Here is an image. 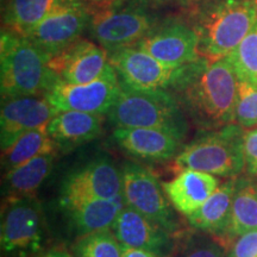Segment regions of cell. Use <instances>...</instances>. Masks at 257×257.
<instances>
[{"instance_id": "cell-1", "label": "cell", "mask_w": 257, "mask_h": 257, "mask_svg": "<svg viewBox=\"0 0 257 257\" xmlns=\"http://www.w3.org/2000/svg\"><path fill=\"white\" fill-rule=\"evenodd\" d=\"M186 117L204 131L236 123L238 76L229 60L206 57L179 67L167 89Z\"/></svg>"}, {"instance_id": "cell-2", "label": "cell", "mask_w": 257, "mask_h": 257, "mask_svg": "<svg viewBox=\"0 0 257 257\" xmlns=\"http://www.w3.org/2000/svg\"><path fill=\"white\" fill-rule=\"evenodd\" d=\"M256 19V0H198L188 6L187 22L198 35L199 54L208 60L229 55Z\"/></svg>"}, {"instance_id": "cell-3", "label": "cell", "mask_w": 257, "mask_h": 257, "mask_svg": "<svg viewBox=\"0 0 257 257\" xmlns=\"http://www.w3.org/2000/svg\"><path fill=\"white\" fill-rule=\"evenodd\" d=\"M50 59L27 36L3 29L0 40L2 98L46 96L60 80L50 67Z\"/></svg>"}, {"instance_id": "cell-4", "label": "cell", "mask_w": 257, "mask_h": 257, "mask_svg": "<svg viewBox=\"0 0 257 257\" xmlns=\"http://www.w3.org/2000/svg\"><path fill=\"white\" fill-rule=\"evenodd\" d=\"M120 86L119 95L107 113L115 128H159L184 141L188 133V118L168 91H137Z\"/></svg>"}, {"instance_id": "cell-5", "label": "cell", "mask_w": 257, "mask_h": 257, "mask_svg": "<svg viewBox=\"0 0 257 257\" xmlns=\"http://www.w3.org/2000/svg\"><path fill=\"white\" fill-rule=\"evenodd\" d=\"M244 131L238 124L210 131L193 140L174 157L175 172L199 170L212 175L236 176L245 167Z\"/></svg>"}, {"instance_id": "cell-6", "label": "cell", "mask_w": 257, "mask_h": 257, "mask_svg": "<svg viewBox=\"0 0 257 257\" xmlns=\"http://www.w3.org/2000/svg\"><path fill=\"white\" fill-rule=\"evenodd\" d=\"M91 3L88 31L108 54L131 47L155 29L156 19L147 11V5L137 0Z\"/></svg>"}, {"instance_id": "cell-7", "label": "cell", "mask_w": 257, "mask_h": 257, "mask_svg": "<svg viewBox=\"0 0 257 257\" xmlns=\"http://www.w3.org/2000/svg\"><path fill=\"white\" fill-rule=\"evenodd\" d=\"M0 243L8 256L31 257L40 252L43 243V210L34 195L6 199Z\"/></svg>"}, {"instance_id": "cell-8", "label": "cell", "mask_w": 257, "mask_h": 257, "mask_svg": "<svg viewBox=\"0 0 257 257\" xmlns=\"http://www.w3.org/2000/svg\"><path fill=\"white\" fill-rule=\"evenodd\" d=\"M121 173L125 205L155 221L170 233L178 231L170 201L156 176L146 167L135 162L125 163Z\"/></svg>"}, {"instance_id": "cell-9", "label": "cell", "mask_w": 257, "mask_h": 257, "mask_svg": "<svg viewBox=\"0 0 257 257\" xmlns=\"http://www.w3.org/2000/svg\"><path fill=\"white\" fill-rule=\"evenodd\" d=\"M89 22L91 3L86 4L81 0H69L24 36L53 57L78 42L83 32L88 30Z\"/></svg>"}, {"instance_id": "cell-10", "label": "cell", "mask_w": 257, "mask_h": 257, "mask_svg": "<svg viewBox=\"0 0 257 257\" xmlns=\"http://www.w3.org/2000/svg\"><path fill=\"white\" fill-rule=\"evenodd\" d=\"M123 194V173L111 159L98 156L66 175L61 182V202L80 199H112Z\"/></svg>"}, {"instance_id": "cell-11", "label": "cell", "mask_w": 257, "mask_h": 257, "mask_svg": "<svg viewBox=\"0 0 257 257\" xmlns=\"http://www.w3.org/2000/svg\"><path fill=\"white\" fill-rule=\"evenodd\" d=\"M108 55L120 85L137 91H167L179 69L162 63L138 46L123 48Z\"/></svg>"}, {"instance_id": "cell-12", "label": "cell", "mask_w": 257, "mask_h": 257, "mask_svg": "<svg viewBox=\"0 0 257 257\" xmlns=\"http://www.w3.org/2000/svg\"><path fill=\"white\" fill-rule=\"evenodd\" d=\"M117 75L87 83H68L59 80L46 95L57 111H80L108 113L120 93Z\"/></svg>"}, {"instance_id": "cell-13", "label": "cell", "mask_w": 257, "mask_h": 257, "mask_svg": "<svg viewBox=\"0 0 257 257\" xmlns=\"http://www.w3.org/2000/svg\"><path fill=\"white\" fill-rule=\"evenodd\" d=\"M138 46L170 67H181L200 59L197 32L187 21L165 22L138 42Z\"/></svg>"}, {"instance_id": "cell-14", "label": "cell", "mask_w": 257, "mask_h": 257, "mask_svg": "<svg viewBox=\"0 0 257 257\" xmlns=\"http://www.w3.org/2000/svg\"><path fill=\"white\" fill-rule=\"evenodd\" d=\"M50 67L61 81L68 83H87L117 75L107 51L83 38L51 57Z\"/></svg>"}, {"instance_id": "cell-15", "label": "cell", "mask_w": 257, "mask_h": 257, "mask_svg": "<svg viewBox=\"0 0 257 257\" xmlns=\"http://www.w3.org/2000/svg\"><path fill=\"white\" fill-rule=\"evenodd\" d=\"M57 112L59 111L50 104L47 96L24 95L2 98V150L9 148L24 133L47 126Z\"/></svg>"}, {"instance_id": "cell-16", "label": "cell", "mask_w": 257, "mask_h": 257, "mask_svg": "<svg viewBox=\"0 0 257 257\" xmlns=\"http://www.w3.org/2000/svg\"><path fill=\"white\" fill-rule=\"evenodd\" d=\"M112 231L121 246L147 250L157 257H167L173 251L172 233L126 205L118 214Z\"/></svg>"}, {"instance_id": "cell-17", "label": "cell", "mask_w": 257, "mask_h": 257, "mask_svg": "<svg viewBox=\"0 0 257 257\" xmlns=\"http://www.w3.org/2000/svg\"><path fill=\"white\" fill-rule=\"evenodd\" d=\"M113 137L128 155L150 162L174 159L182 142L175 135L149 127H117Z\"/></svg>"}, {"instance_id": "cell-18", "label": "cell", "mask_w": 257, "mask_h": 257, "mask_svg": "<svg viewBox=\"0 0 257 257\" xmlns=\"http://www.w3.org/2000/svg\"><path fill=\"white\" fill-rule=\"evenodd\" d=\"M72 227L80 236L111 230L119 212L125 206L124 195L112 199H80L61 202Z\"/></svg>"}, {"instance_id": "cell-19", "label": "cell", "mask_w": 257, "mask_h": 257, "mask_svg": "<svg viewBox=\"0 0 257 257\" xmlns=\"http://www.w3.org/2000/svg\"><path fill=\"white\" fill-rule=\"evenodd\" d=\"M218 179L212 174L187 169L162 186L172 206L189 217L207 201L218 188Z\"/></svg>"}, {"instance_id": "cell-20", "label": "cell", "mask_w": 257, "mask_h": 257, "mask_svg": "<svg viewBox=\"0 0 257 257\" xmlns=\"http://www.w3.org/2000/svg\"><path fill=\"white\" fill-rule=\"evenodd\" d=\"M102 114L80 111H59L47 125V131L56 146L72 149L100 136Z\"/></svg>"}, {"instance_id": "cell-21", "label": "cell", "mask_w": 257, "mask_h": 257, "mask_svg": "<svg viewBox=\"0 0 257 257\" xmlns=\"http://www.w3.org/2000/svg\"><path fill=\"white\" fill-rule=\"evenodd\" d=\"M69 0H3V29L25 35Z\"/></svg>"}, {"instance_id": "cell-22", "label": "cell", "mask_w": 257, "mask_h": 257, "mask_svg": "<svg viewBox=\"0 0 257 257\" xmlns=\"http://www.w3.org/2000/svg\"><path fill=\"white\" fill-rule=\"evenodd\" d=\"M54 161L55 154H43L6 172L4 180L6 199L34 195L53 170Z\"/></svg>"}, {"instance_id": "cell-23", "label": "cell", "mask_w": 257, "mask_h": 257, "mask_svg": "<svg viewBox=\"0 0 257 257\" xmlns=\"http://www.w3.org/2000/svg\"><path fill=\"white\" fill-rule=\"evenodd\" d=\"M236 181L230 180L218 186L213 194L202 206L191 214L188 223L198 230L213 233H227L231 218V206Z\"/></svg>"}, {"instance_id": "cell-24", "label": "cell", "mask_w": 257, "mask_h": 257, "mask_svg": "<svg viewBox=\"0 0 257 257\" xmlns=\"http://www.w3.org/2000/svg\"><path fill=\"white\" fill-rule=\"evenodd\" d=\"M252 230H257V184L240 179L234 185L227 233L240 236Z\"/></svg>"}, {"instance_id": "cell-25", "label": "cell", "mask_w": 257, "mask_h": 257, "mask_svg": "<svg viewBox=\"0 0 257 257\" xmlns=\"http://www.w3.org/2000/svg\"><path fill=\"white\" fill-rule=\"evenodd\" d=\"M56 144L48 135L47 126L34 128L21 135L3 152V167L6 172L23 165L34 157L55 152Z\"/></svg>"}, {"instance_id": "cell-26", "label": "cell", "mask_w": 257, "mask_h": 257, "mask_svg": "<svg viewBox=\"0 0 257 257\" xmlns=\"http://www.w3.org/2000/svg\"><path fill=\"white\" fill-rule=\"evenodd\" d=\"M74 257H121L123 248L113 231H98L81 236L73 245Z\"/></svg>"}, {"instance_id": "cell-27", "label": "cell", "mask_w": 257, "mask_h": 257, "mask_svg": "<svg viewBox=\"0 0 257 257\" xmlns=\"http://www.w3.org/2000/svg\"><path fill=\"white\" fill-rule=\"evenodd\" d=\"M227 57L238 80L257 85V19L249 34Z\"/></svg>"}, {"instance_id": "cell-28", "label": "cell", "mask_w": 257, "mask_h": 257, "mask_svg": "<svg viewBox=\"0 0 257 257\" xmlns=\"http://www.w3.org/2000/svg\"><path fill=\"white\" fill-rule=\"evenodd\" d=\"M236 124L242 127L257 126V85L238 80Z\"/></svg>"}, {"instance_id": "cell-29", "label": "cell", "mask_w": 257, "mask_h": 257, "mask_svg": "<svg viewBox=\"0 0 257 257\" xmlns=\"http://www.w3.org/2000/svg\"><path fill=\"white\" fill-rule=\"evenodd\" d=\"M179 257H224V251L219 244L210 238L193 237Z\"/></svg>"}, {"instance_id": "cell-30", "label": "cell", "mask_w": 257, "mask_h": 257, "mask_svg": "<svg viewBox=\"0 0 257 257\" xmlns=\"http://www.w3.org/2000/svg\"><path fill=\"white\" fill-rule=\"evenodd\" d=\"M229 257H257V230L240 234L232 245Z\"/></svg>"}, {"instance_id": "cell-31", "label": "cell", "mask_w": 257, "mask_h": 257, "mask_svg": "<svg viewBox=\"0 0 257 257\" xmlns=\"http://www.w3.org/2000/svg\"><path fill=\"white\" fill-rule=\"evenodd\" d=\"M243 152L249 174L257 175V128L244 133Z\"/></svg>"}, {"instance_id": "cell-32", "label": "cell", "mask_w": 257, "mask_h": 257, "mask_svg": "<svg viewBox=\"0 0 257 257\" xmlns=\"http://www.w3.org/2000/svg\"><path fill=\"white\" fill-rule=\"evenodd\" d=\"M137 2L142 3L147 6H161V5H182L188 6L194 4L198 0H137Z\"/></svg>"}, {"instance_id": "cell-33", "label": "cell", "mask_w": 257, "mask_h": 257, "mask_svg": "<svg viewBox=\"0 0 257 257\" xmlns=\"http://www.w3.org/2000/svg\"><path fill=\"white\" fill-rule=\"evenodd\" d=\"M121 248H123V256L121 257H157L154 253L143 249L128 248V246H121Z\"/></svg>"}, {"instance_id": "cell-34", "label": "cell", "mask_w": 257, "mask_h": 257, "mask_svg": "<svg viewBox=\"0 0 257 257\" xmlns=\"http://www.w3.org/2000/svg\"><path fill=\"white\" fill-rule=\"evenodd\" d=\"M31 257H73L68 251L63 249H50L47 251L38 252Z\"/></svg>"}, {"instance_id": "cell-35", "label": "cell", "mask_w": 257, "mask_h": 257, "mask_svg": "<svg viewBox=\"0 0 257 257\" xmlns=\"http://www.w3.org/2000/svg\"><path fill=\"white\" fill-rule=\"evenodd\" d=\"M81 2L96 3V4H101V3H113V2H117V0H81Z\"/></svg>"}, {"instance_id": "cell-36", "label": "cell", "mask_w": 257, "mask_h": 257, "mask_svg": "<svg viewBox=\"0 0 257 257\" xmlns=\"http://www.w3.org/2000/svg\"><path fill=\"white\" fill-rule=\"evenodd\" d=\"M256 2H257V0H256Z\"/></svg>"}]
</instances>
